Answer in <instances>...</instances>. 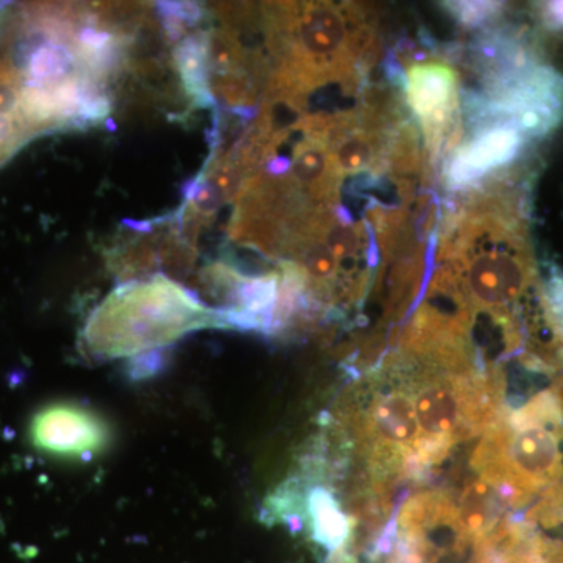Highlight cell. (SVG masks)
<instances>
[{"label":"cell","mask_w":563,"mask_h":563,"mask_svg":"<svg viewBox=\"0 0 563 563\" xmlns=\"http://www.w3.org/2000/svg\"><path fill=\"white\" fill-rule=\"evenodd\" d=\"M163 25L173 40L179 38L185 25L201 21L202 10L196 3L165 2L161 5Z\"/></svg>","instance_id":"obj_10"},{"label":"cell","mask_w":563,"mask_h":563,"mask_svg":"<svg viewBox=\"0 0 563 563\" xmlns=\"http://www.w3.org/2000/svg\"><path fill=\"white\" fill-rule=\"evenodd\" d=\"M209 328L228 329L221 310L203 306L168 277L155 276L111 292L88 320L84 342L96 358H136Z\"/></svg>","instance_id":"obj_1"},{"label":"cell","mask_w":563,"mask_h":563,"mask_svg":"<svg viewBox=\"0 0 563 563\" xmlns=\"http://www.w3.org/2000/svg\"><path fill=\"white\" fill-rule=\"evenodd\" d=\"M483 117L501 118L520 133L543 135L563 118V79L555 70L528 66L499 74Z\"/></svg>","instance_id":"obj_2"},{"label":"cell","mask_w":563,"mask_h":563,"mask_svg":"<svg viewBox=\"0 0 563 563\" xmlns=\"http://www.w3.org/2000/svg\"><path fill=\"white\" fill-rule=\"evenodd\" d=\"M74 66V55L62 43L52 40L51 43L41 44L33 52L25 68V85L35 87H51L70 76Z\"/></svg>","instance_id":"obj_7"},{"label":"cell","mask_w":563,"mask_h":563,"mask_svg":"<svg viewBox=\"0 0 563 563\" xmlns=\"http://www.w3.org/2000/svg\"><path fill=\"white\" fill-rule=\"evenodd\" d=\"M446 5L455 20L465 25H479L499 10V3L493 2H450Z\"/></svg>","instance_id":"obj_11"},{"label":"cell","mask_w":563,"mask_h":563,"mask_svg":"<svg viewBox=\"0 0 563 563\" xmlns=\"http://www.w3.org/2000/svg\"><path fill=\"white\" fill-rule=\"evenodd\" d=\"M550 307L553 309L554 318L561 322L563 328V277H555L550 285Z\"/></svg>","instance_id":"obj_12"},{"label":"cell","mask_w":563,"mask_h":563,"mask_svg":"<svg viewBox=\"0 0 563 563\" xmlns=\"http://www.w3.org/2000/svg\"><path fill=\"white\" fill-rule=\"evenodd\" d=\"M220 201V192L207 179L195 181L188 188V214H190L192 220L201 222L210 218L213 211L218 209Z\"/></svg>","instance_id":"obj_9"},{"label":"cell","mask_w":563,"mask_h":563,"mask_svg":"<svg viewBox=\"0 0 563 563\" xmlns=\"http://www.w3.org/2000/svg\"><path fill=\"white\" fill-rule=\"evenodd\" d=\"M407 102L420 122L432 151L454 131L459 110V81L446 63H417L407 70Z\"/></svg>","instance_id":"obj_4"},{"label":"cell","mask_w":563,"mask_h":563,"mask_svg":"<svg viewBox=\"0 0 563 563\" xmlns=\"http://www.w3.org/2000/svg\"><path fill=\"white\" fill-rule=\"evenodd\" d=\"M33 446L63 459H85L101 453L110 442L109 424L92 410L55 402L38 410L31 424Z\"/></svg>","instance_id":"obj_3"},{"label":"cell","mask_w":563,"mask_h":563,"mask_svg":"<svg viewBox=\"0 0 563 563\" xmlns=\"http://www.w3.org/2000/svg\"><path fill=\"white\" fill-rule=\"evenodd\" d=\"M22 74L9 58H0V114L20 120Z\"/></svg>","instance_id":"obj_8"},{"label":"cell","mask_w":563,"mask_h":563,"mask_svg":"<svg viewBox=\"0 0 563 563\" xmlns=\"http://www.w3.org/2000/svg\"><path fill=\"white\" fill-rule=\"evenodd\" d=\"M520 146L521 133L514 125L493 124L455 151L448 166V181L455 188L468 187L484 174L512 161Z\"/></svg>","instance_id":"obj_5"},{"label":"cell","mask_w":563,"mask_h":563,"mask_svg":"<svg viewBox=\"0 0 563 563\" xmlns=\"http://www.w3.org/2000/svg\"><path fill=\"white\" fill-rule=\"evenodd\" d=\"M544 20L548 24L563 31V2H550L544 7Z\"/></svg>","instance_id":"obj_13"},{"label":"cell","mask_w":563,"mask_h":563,"mask_svg":"<svg viewBox=\"0 0 563 563\" xmlns=\"http://www.w3.org/2000/svg\"><path fill=\"white\" fill-rule=\"evenodd\" d=\"M185 91L196 106L210 107L213 95L210 87V36L207 33L188 36L174 51Z\"/></svg>","instance_id":"obj_6"}]
</instances>
